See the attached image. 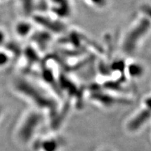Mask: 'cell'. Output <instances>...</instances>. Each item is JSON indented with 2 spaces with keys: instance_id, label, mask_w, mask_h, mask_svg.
Masks as SVG:
<instances>
[{
  "instance_id": "5b68a950",
  "label": "cell",
  "mask_w": 151,
  "mask_h": 151,
  "mask_svg": "<svg viewBox=\"0 0 151 151\" xmlns=\"http://www.w3.org/2000/svg\"><path fill=\"white\" fill-rule=\"evenodd\" d=\"M30 25L28 23H26L24 22H21L16 26V33H18L21 37H24V36L27 35V34L30 31Z\"/></svg>"
},
{
  "instance_id": "8992f818",
  "label": "cell",
  "mask_w": 151,
  "mask_h": 151,
  "mask_svg": "<svg viewBox=\"0 0 151 151\" xmlns=\"http://www.w3.org/2000/svg\"><path fill=\"white\" fill-rule=\"evenodd\" d=\"M143 15L148 19L151 22V4H145L141 7Z\"/></svg>"
},
{
  "instance_id": "6da1fadb",
  "label": "cell",
  "mask_w": 151,
  "mask_h": 151,
  "mask_svg": "<svg viewBox=\"0 0 151 151\" xmlns=\"http://www.w3.org/2000/svg\"><path fill=\"white\" fill-rule=\"evenodd\" d=\"M150 26L151 22L143 15L136 20L124 34L121 42L122 51L125 54H132L137 51L148 35Z\"/></svg>"
},
{
  "instance_id": "7a4b0ae2",
  "label": "cell",
  "mask_w": 151,
  "mask_h": 151,
  "mask_svg": "<svg viewBox=\"0 0 151 151\" xmlns=\"http://www.w3.org/2000/svg\"><path fill=\"white\" fill-rule=\"evenodd\" d=\"M43 113L39 109L30 110L24 115L18 125V139L20 142L27 143L33 141L35 134L42 123Z\"/></svg>"
},
{
  "instance_id": "3957f363",
  "label": "cell",
  "mask_w": 151,
  "mask_h": 151,
  "mask_svg": "<svg viewBox=\"0 0 151 151\" xmlns=\"http://www.w3.org/2000/svg\"><path fill=\"white\" fill-rule=\"evenodd\" d=\"M151 122V94L143 98L141 106L127 119L124 128L128 133L136 134Z\"/></svg>"
},
{
  "instance_id": "ba28073f",
  "label": "cell",
  "mask_w": 151,
  "mask_h": 151,
  "mask_svg": "<svg viewBox=\"0 0 151 151\" xmlns=\"http://www.w3.org/2000/svg\"><path fill=\"white\" fill-rule=\"evenodd\" d=\"M4 38H5L4 33L3 31H1V30L0 29V46H1V44H2L4 41Z\"/></svg>"
},
{
  "instance_id": "9c48e42d",
  "label": "cell",
  "mask_w": 151,
  "mask_h": 151,
  "mask_svg": "<svg viewBox=\"0 0 151 151\" xmlns=\"http://www.w3.org/2000/svg\"><path fill=\"white\" fill-rule=\"evenodd\" d=\"M98 151H113L112 148H109V147H103V148H100Z\"/></svg>"
},
{
  "instance_id": "52a82bcc",
  "label": "cell",
  "mask_w": 151,
  "mask_h": 151,
  "mask_svg": "<svg viewBox=\"0 0 151 151\" xmlns=\"http://www.w3.org/2000/svg\"><path fill=\"white\" fill-rule=\"evenodd\" d=\"M9 61V58L7 57L6 55L2 53V52H0V67H2L4 66L8 63Z\"/></svg>"
},
{
  "instance_id": "277c9868",
  "label": "cell",
  "mask_w": 151,
  "mask_h": 151,
  "mask_svg": "<svg viewBox=\"0 0 151 151\" xmlns=\"http://www.w3.org/2000/svg\"><path fill=\"white\" fill-rule=\"evenodd\" d=\"M38 151H62L66 146V141L62 136L52 134L35 140Z\"/></svg>"
}]
</instances>
